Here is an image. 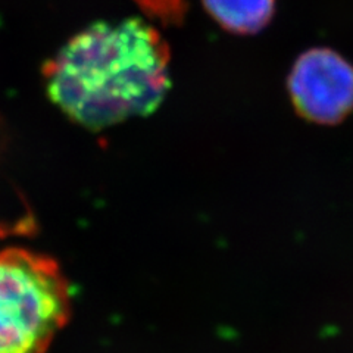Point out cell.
Instances as JSON below:
<instances>
[{"instance_id": "277c9868", "label": "cell", "mask_w": 353, "mask_h": 353, "mask_svg": "<svg viewBox=\"0 0 353 353\" xmlns=\"http://www.w3.org/2000/svg\"><path fill=\"white\" fill-rule=\"evenodd\" d=\"M212 18L237 34H255L268 24L275 0H203Z\"/></svg>"}, {"instance_id": "6da1fadb", "label": "cell", "mask_w": 353, "mask_h": 353, "mask_svg": "<svg viewBox=\"0 0 353 353\" xmlns=\"http://www.w3.org/2000/svg\"><path fill=\"white\" fill-rule=\"evenodd\" d=\"M50 101L75 123L102 130L146 117L170 88V52L140 18L97 22L44 66Z\"/></svg>"}, {"instance_id": "5b68a950", "label": "cell", "mask_w": 353, "mask_h": 353, "mask_svg": "<svg viewBox=\"0 0 353 353\" xmlns=\"http://www.w3.org/2000/svg\"><path fill=\"white\" fill-rule=\"evenodd\" d=\"M143 9L161 18L176 19L183 14V0H137Z\"/></svg>"}, {"instance_id": "7a4b0ae2", "label": "cell", "mask_w": 353, "mask_h": 353, "mask_svg": "<svg viewBox=\"0 0 353 353\" xmlns=\"http://www.w3.org/2000/svg\"><path fill=\"white\" fill-rule=\"evenodd\" d=\"M70 315V283L57 261L0 249V353H46Z\"/></svg>"}, {"instance_id": "3957f363", "label": "cell", "mask_w": 353, "mask_h": 353, "mask_svg": "<svg viewBox=\"0 0 353 353\" xmlns=\"http://www.w3.org/2000/svg\"><path fill=\"white\" fill-rule=\"evenodd\" d=\"M289 92L302 118L337 125L353 114V63L333 49H309L293 65Z\"/></svg>"}]
</instances>
